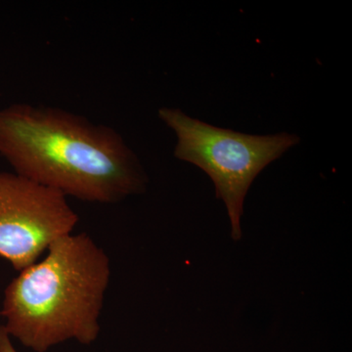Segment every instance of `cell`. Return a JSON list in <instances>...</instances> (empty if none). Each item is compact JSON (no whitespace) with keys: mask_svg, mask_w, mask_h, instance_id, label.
<instances>
[{"mask_svg":"<svg viewBox=\"0 0 352 352\" xmlns=\"http://www.w3.org/2000/svg\"><path fill=\"white\" fill-rule=\"evenodd\" d=\"M0 155L17 175L88 203H120L144 193L149 182L119 132L60 108L1 109Z\"/></svg>","mask_w":352,"mask_h":352,"instance_id":"1","label":"cell"},{"mask_svg":"<svg viewBox=\"0 0 352 352\" xmlns=\"http://www.w3.org/2000/svg\"><path fill=\"white\" fill-rule=\"evenodd\" d=\"M46 252L7 286L3 327L34 352L72 340L89 346L100 333L110 258L87 233L64 236Z\"/></svg>","mask_w":352,"mask_h":352,"instance_id":"2","label":"cell"},{"mask_svg":"<svg viewBox=\"0 0 352 352\" xmlns=\"http://www.w3.org/2000/svg\"><path fill=\"white\" fill-rule=\"evenodd\" d=\"M159 118L175 133L176 159L194 164L212 179L217 198L226 205L232 239L241 240L245 199L252 182L300 138L288 132L252 135L222 129L176 108L160 109Z\"/></svg>","mask_w":352,"mask_h":352,"instance_id":"3","label":"cell"},{"mask_svg":"<svg viewBox=\"0 0 352 352\" xmlns=\"http://www.w3.org/2000/svg\"><path fill=\"white\" fill-rule=\"evenodd\" d=\"M78 219L62 194L0 171V256L14 270L36 263L55 241L73 233Z\"/></svg>","mask_w":352,"mask_h":352,"instance_id":"4","label":"cell"},{"mask_svg":"<svg viewBox=\"0 0 352 352\" xmlns=\"http://www.w3.org/2000/svg\"><path fill=\"white\" fill-rule=\"evenodd\" d=\"M0 352H18L11 342L10 336L1 325H0Z\"/></svg>","mask_w":352,"mask_h":352,"instance_id":"5","label":"cell"}]
</instances>
